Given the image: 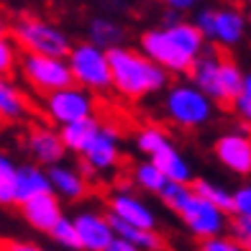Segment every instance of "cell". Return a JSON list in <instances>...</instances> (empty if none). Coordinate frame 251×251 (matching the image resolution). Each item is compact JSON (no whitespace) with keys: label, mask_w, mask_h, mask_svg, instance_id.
Returning a JSON list of instances; mask_svg holds the SVG:
<instances>
[{"label":"cell","mask_w":251,"mask_h":251,"mask_svg":"<svg viewBox=\"0 0 251 251\" xmlns=\"http://www.w3.org/2000/svg\"><path fill=\"white\" fill-rule=\"evenodd\" d=\"M72 221H75L77 236H79V249L82 251H105V246L110 244V238L116 236L108 213L85 208V210L75 213Z\"/></svg>","instance_id":"15"},{"label":"cell","mask_w":251,"mask_h":251,"mask_svg":"<svg viewBox=\"0 0 251 251\" xmlns=\"http://www.w3.org/2000/svg\"><path fill=\"white\" fill-rule=\"evenodd\" d=\"M198 251H246V249L236 241L233 233H218V236L202 238Z\"/></svg>","instance_id":"32"},{"label":"cell","mask_w":251,"mask_h":251,"mask_svg":"<svg viewBox=\"0 0 251 251\" xmlns=\"http://www.w3.org/2000/svg\"><path fill=\"white\" fill-rule=\"evenodd\" d=\"M100 126H102V121H100L98 113L95 116H87V118H79L75 123L59 126V136H62V144H64L67 154H77V156L82 154L90 146V141L98 136Z\"/></svg>","instance_id":"19"},{"label":"cell","mask_w":251,"mask_h":251,"mask_svg":"<svg viewBox=\"0 0 251 251\" xmlns=\"http://www.w3.org/2000/svg\"><path fill=\"white\" fill-rule=\"evenodd\" d=\"M108 213L126 221V223H131V226H139V228H156L159 226L156 210L128 187H116L108 195Z\"/></svg>","instance_id":"14"},{"label":"cell","mask_w":251,"mask_h":251,"mask_svg":"<svg viewBox=\"0 0 251 251\" xmlns=\"http://www.w3.org/2000/svg\"><path fill=\"white\" fill-rule=\"evenodd\" d=\"M18 208H21L24 221L39 233H49L54 228V223L64 215L62 200L56 198L54 192H41L36 198H28L26 202H21Z\"/></svg>","instance_id":"17"},{"label":"cell","mask_w":251,"mask_h":251,"mask_svg":"<svg viewBox=\"0 0 251 251\" xmlns=\"http://www.w3.org/2000/svg\"><path fill=\"white\" fill-rule=\"evenodd\" d=\"M47 175H49V185H51V192L59 200H67V202H79L90 195V179L82 175L79 167H70V164H51L47 167Z\"/></svg>","instance_id":"16"},{"label":"cell","mask_w":251,"mask_h":251,"mask_svg":"<svg viewBox=\"0 0 251 251\" xmlns=\"http://www.w3.org/2000/svg\"><path fill=\"white\" fill-rule=\"evenodd\" d=\"M213 156L236 177H251V126L238 121L213 141Z\"/></svg>","instance_id":"11"},{"label":"cell","mask_w":251,"mask_h":251,"mask_svg":"<svg viewBox=\"0 0 251 251\" xmlns=\"http://www.w3.org/2000/svg\"><path fill=\"white\" fill-rule=\"evenodd\" d=\"M190 195H192V182H167L162 192H159V200L167 205V210L177 215V210L187 202Z\"/></svg>","instance_id":"30"},{"label":"cell","mask_w":251,"mask_h":251,"mask_svg":"<svg viewBox=\"0 0 251 251\" xmlns=\"http://www.w3.org/2000/svg\"><path fill=\"white\" fill-rule=\"evenodd\" d=\"M0 251H51L36 241H5Z\"/></svg>","instance_id":"36"},{"label":"cell","mask_w":251,"mask_h":251,"mask_svg":"<svg viewBox=\"0 0 251 251\" xmlns=\"http://www.w3.org/2000/svg\"><path fill=\"white\" fill-rule=\"evenodd\" d=\"M249 13L241 5L233 3H223V5H213V26H210V36L208 44H213L215 49H236L238 44L246 39L249 31Z\"/></svg>","instance_id":"12"},{"label":"cell","mask_w":251,"mask_h":251,"mask_svg":"<svg viewBox=\"0 0 251 251\" xmlns=\"http://www.w3.org/2000/svg\"><path fill=\"white\" fill-rule=\"evenodd\" d=\"M51 241L56 246H62L64 251H82L79 249V236H77V228H75V221L70 215H62L59 221L54 223V228L49 231Z\"/></svg>","instance_id":"28"},{"label":"cell","mask_w":251,"mask_h":251,"mask_svg":"<svg viewBox=\"0 0 251 251\" xmlns=\"http://www.w3.org/2000/svg\"><path fill=\"white\" fill-rule=\"evenodd\" d=\"M177 218L182 221V226L190 231L192 238H210V236H218L226 233L231 221H228V213L221 210L218 205H213L210 200H205L202 195H198L192 190V195L187 198V202L177 210Z\"/></svg>","instance_id":"10"},{"label":"cell","mask_w":251,"mask_h":251,"mask_svg":"<svg viewBox=\"0 0 251 251\" xmlns=\"http://www.w3.org/2000/svg\"><path fill=\"white\" fill-rule=\"evenodd\" d=\"M24 144H26V151L31 156V162H36L41 167L59 164V162H64V156H67L59 128L51 126V123H31L28 131H26Z\"/></svg>","instance_id":"13"},{"label":"cell","mask_w":251,"mask_h":251,"mask_svg":"<svg viewBox=\"0 0 251 251\" xmlns=\"http://www.w3.org/2000/svg\"><path fill=\"white\" fill-rule=\"evenodd\" d=\"M131 182L136 187H139L141 192H149V195H159L162 192V187L167 185V177H164V172L159 169L151 159H141V162H136L133 167H131Z\"/></svg>","instance_id":"25"},{"label":"cell","mask_w":251,"mask_h":251,"mask_svg":"<svg viewBox=\"0 0 251 251\" xmlns=\"http://www.w3.org/2000/svg\"><path fill=\"white\" fill-rule=\"evenodd\" d=\"M105 251H141V249L133 246L131 241H126V238H121V236H113L110 244L105 246Z\"/></svg>","instance_id":"37"},{"label":"cell","mask_w":251,"mask_h":251,"mask_svg":"<svg viewBox=\"0 0 251 251\" xmlns=\"http://www.w3.org/2000/svg\"><path fill=\"white\" fill-rule=\"evenodd\" d=\"M175 144L172 136H169V131L164 128V126H156V123H144L139 131L133 133V146L136 151L144 154L146 159L154 156L156 151H162L164 146Z\"/></svg>","instance_id":"24"},{"label":"cell","mask_w":251,"mask_h":251,"mask_svg":"<svg viewBox=\"0 0 251 251\" xmlns=\"http://www.w3.org/2000/svg\"><path fill=\"white\" fill-rule=\"evenodd\" d=\"M16 172H18L16 159L0 151V205L3 208L16 205Z\"/></svg>","instance_id":"27"},{"label":"cell","mask_w":251,"mask_h":251,"mask_svg":"<svg viewBox=\"0 0 251 251\" xmlns=\"http://www.w3.org/2000/svg\"><path fill=\"white\" fill-rule=\"evenodd\" d=\"M233 218H249L251 221V182H241L233 190V208H231Z\"/></svg>","instance_id":"33"},{"label":"cell","mask_w":251,"mask_h":251,"mask_svg":"<svg viewBox=\"0 0 251 251\" xmlns=\"http://www.w3.org/2000/svg\"><path fill=\"white\" fill-rule=\"evenodd\" d=\"M31 100L10 77H0V123H24L31 118Z\"/></svg>","instance_id":"18"},{"label":"cell","mask_w":251,"mask_h":251,"mask_svg":"<svg viewBox=\"0 0 251 251\" xmlns=\"http://www.w3.org/2000/svg\"><path fill=\"white\" fill-rule=\"evenodd\" d=\"M18 75L36 95H49L59 87L72 85V72H70V64H67L64 56L21 51Z\"/></svg>","instance_id":"8"},{"label":"cell","mask_w":251,"mask_h":251,"mask_svg":"<svg viewBox=\"0 0 251 251\" xmlns=\"http://www.w3.org/2000/svg\"><path fill=\"white\" fill-rule=\"evenodd\" d=\"M205 47L208 41L200 28L182 16L162 21V26L146 28L139 36V49L169 75H187Z\"/></svg>","instance_id":"1"},{"label":"cell","mask_w":251,"mask_h":251,"mask_svg":"<svg viewBox=\"0 0 251 251\" xmlns=\"http://www.w3.org/2000/svg\"><path fill=\"white\" fill-rule=\"evenodd\" d=\"M121 159H123V133L116 123L102 121L98 136L79 154V169L90 179L95 175H108L113 169H118Z\"/></svg>","instance_id":"9"},{"label":"cell","mask_w":251,"mask_h":251,"mask_svg":"<svg viewBox=\"0 0 251 251\" xmlns=\"http://www.w3.org/2000/svg\"><path fill=\"white\" fill-rule=\"evenodd\" d=\"M162 113L167 123L177 126L182 131H195L205 128L215 118V102L210 95L190 82V79H179L164 87V100H162Z\"/></svg>","instance_id":"4"},{"label":"cell","mask_w":251,"mask_h":251,"mask_svg":"<svg viewBox=\"0 0 251 251\" xmlns=\"http://www.w3.org/2000/svg\"><path fill=\"white\" fill-rule=\"evenodd\" d=\"M108 62H110V90L128 102H139L144 98L164 93L169 77H172L156 62H151L141 49L126 47V44L108 49Z\"/></svg>","instance_id":"2"},{"label":"cell","mask_w":251,"mask_h":251,"mask_svg":"<svg viewBox=\"0 0 251 251\" xmlns=\"http://www.w3.org/2000/svg\"><path fill=\"white\" fill-rule=\"evenodd\" d=\"M0 31H8V26H5V21L0 18Z\"/></svg>","instance_id":"39"},{"label":"cell","mask_w":251,"mask_h":251,"mask_svg":"<svg viewBox=\"0 0 251 251\" xmlns=\"http://www.w3.org/2000/svg\"><path fill=\"white\" fill-rule=\"evenodd\" d=\"M0 249H3V241H0Z\"/></svg>","instance_id":"40"},{"label":"cell","mask_w":251,"mask_h":251,"mask_svg":"<svg viewBox=\"0 0 251 251\" xmlns=\"http://www.w3.org/2000/svg\"><path fill=\"white\" fill-rule=\"evenodd\" d=\"M162 3L167 5V10H175V13L185 16V13H192L195 8H200L205 0H162Z\"/></svg>","instance_id":"35"},{"label":"cell","mask_w":251,"mask_h":251,"mask_svg":"<svg viewBox=\"0 0 251 251\" xmlns=\"http://www.w3.org/2000/svg\"><path fill=\"white\" fill-rule=\"evenodd\" d=\"M87 41L98 44L102 49H113L126 41V28L116 16L100 13L87 21Z\"/></svg>","instance_id":"21"},{"label":"cell","mask_w":251,"mask_h":251,"mask_svg":"<svg viewBox=\"0 0 251 251\" xmlns=\"http://www.w3.org/2000/svg\"><path fill=\"white\" fill-rule=\"evenodd\" d=\"M110 226L113 231H116V236L126 238V241H131L133 246H139L141 251H162L164 249V236L156 231V228H139V226H131L126 223L121 218H116V215H110Z\"/></svg>","instance_id":"23"},{"label":"cell","mask_w":251,"mask_h":251,"mask_svg":"<svg viewBox=\"0 0 251 251\" xmlns=\"http://www.w3.org/2000/svg\"><path fill=\"white\" fill-rule=\"evenodd\" d=\"M233 113L238 116V121L251 126V72L244 75V82H241V90H238V95L233 98L231 102Z\"/></svg>","instance_id":"31"},{"label":"cell","mask_w":251,"mask_h":251,"mask_svg":"<svg viewBox=\"0 0 251 251\" xmlns=\"http://www.w3.org/2000/svg\"><path fill=\"white\" fill-rule=\"evenodd\" d=\"M67 64L72 72V82L87 87L90 93H108L110 90V62L108 49L98 47L93 41H72L67 51Z\"/></svg>","instance_id":"6"},{"label":"cell","mask_w":251,"mask_h":251,"mask_svg":"<svg viewBox=\"0 0 251 251\" xmlns=\"http://www.w3.org/2000/svg\"><path fill=\"white\" fill-rule=\"evenodd\" d=\"M41 113L47 123L51 126H64V123H75L79 118H87V116H95L98 113V98L95 93H90L87 87L82 85H67L59 87L49 95H41Z\"/></svg>","instance_id":"7"},{"label":"cell","mask_w":251,"mask_h":251,"mask_svg":"<svg viewBox=\"0 0 251 251\" xmlns=\"http://www.w3.org/2000/svg\"><path fill=\"white\" fill-rule=\"evenodd\" d=\"M244 70L233 56L223 54L215 47H205V51L192 62L187 79L195 82L205 95H210L215 105H231L244 82Z\"/></svg>","instance_id":"3"},{"label":"cell","mask_w":251,"mask_h":251,"mask_svg":"<svg viewBox=\"0 0 251 251\" xmlns=\"http://www.w3.org/2000/svg\"><path fill=\"white\" fill-rule=\"evenodd\" d=\"M241 3H244V8H246L249 13H251V0H241Z\"/></svg>","instance_id":"38"},{"label":"cell","mask_w":251,"mask_h":251,"mask_svg":"<svg viewBox=\"0 0 251 251\" xmlns=\"http://www.w3.org/2000/svg\"><path fill=\"white\" fill-rule=\"evenodd\" d=\"M231 233L236 236V241L246 251H251V221L249 218H233L231 221Z\"/></svg>","instance_id":"34"},{"label":"cell","mask_w":251,"mask_h":251,"mask_svg":"<svg viewBox=\"0 0 251 251\" xmlns=\"http://www.w3.org/2000/svg\"><path fill=\"white\" fill-rule=\"evenodd\" d=\"M151 162L162 169L164 177L169 182H192L195 179V175H192V164H190V159L182 154L175 144H169L164 146L162 151H156L154 156H149Z\"/></svg>","instance_id":"22"},{"label":"cell","mask_w":251,"mask_h":251,"mask_svg":"<svg viewBox=\"0 0 251 251\" xmlns=\"http://www.w3.org/2000/svg\"><path fill=\"white\" fill-rule=\"evenodd\" d=\"M192 190L231 215V208H233V190H228L226 185H221V182L202 179V177H200V179H192Z\"/></svg>","instance_id":"26"},{"label":"cell","mask_w":251,"mask_h":251,"mask_svg":"<svg viewBox=\"0 0 251 251\" xmlns=\"http://www.w3.org/2000/svg\"><path fill=\"white\" fill-rule=\"evenodd\" d=\"M41 192H51L47 167H41L36 162L18 164V172H16V205L26 202L28 198H36V195H41Z\"/></svg>","instance_id":"20"},{"label":"cell","mask_w":251,"mask_h":251,"mask_svg":"<svg viewBox=\"0 0 251 251\" xmlns=\"http://www.w3.org/2000/svg\"><path fill=\"white\" fill-rule=\"evenodd\" d=\"M21 49L8 31H0V77H10L18 70Z\"/></svg>","instance_id":"29"},{"label":"cell","mask_w":251,"mask_h":251,"mask_svg":"<svg viewBox=\"0 0 251 251\" xmlns=\"http://www.w3.org/2000/svg\"><path fill=\"white\" fill-rule=\"evenodd\" d=\"M10 36L18 44L21 51L28 54H47V56H67L72 47V39L62 26L44 16L24 13L10 24Z\"/></svg>","instance_id":"5"}]
</instances>
